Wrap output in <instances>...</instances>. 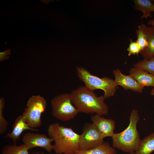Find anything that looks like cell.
Here are the masks:
<instances>
[{
	"instance_id": "cell-20",
	"label": "cell",
	"mask_w": 154,
	"mask_h": 154,
	"mask_svg": "<svg viewBox=\"0 0 154 154\" xmlns=\"http://www.w3.org/2000/svg\"><path fill=\"white\" fill-rule=\"evenodd\" d=\"M5 100L3 98L0 99V134L2 135L6 131L8 123L3 115V110L4 107Z\"/></svg>"
},
{
	"instance_id": "cell-17",
	"label": "cell",
	"mask_w": 154,
	"mask_h": 154,
	"mask_svg": "<svg viewBox=\"0 0 154 154\" xmlns=\"http://www.w3.org/2000/svg\"><path fill=\"white\" fill-rule=\"evenodd\" d=\"M29 147L24 143L19 145L14 144L4 146L2 154H29Z\"/></svg>"
},
{
	"instance_id": "cell-6",
	"label": "cell",
	"mask_w": 154,
	"mask_h": 154,
	"mask_svg": "<svg viewBox=\"0 0 154 154\" xmlns=\"http://www.w3.org/2000/svg\"><path fill=\"white\" fill-rule=\"evenodd\" d=\"M46 105V100L40 95H33L29 98L22 115L30 127L35 128L41 125V114Z\"/></svg>"
},
{
	"instance_id": "cell-13",
	"label": "cell",
	"mask_w": 154,
	"mask_h": 154,
	"mask_svg": "<svg viewBox=\"0 0 154 154\" xmlns=\"http://www.w3.org/2000/svg\"><path fill=\"white\" fill-rule=\"evenodd\" d=\"M148 45L140 54L145 59H149L154 57V27L145 25Z\"/></svg>"
},
{
	"instance_id": "cell-12",
	"label": "cell",
	"mask_w": 154,
	"mask_h": 154,
	"mask_svg": "<svg viewBox=\"0 0 154 154\" xmlns=\"http://www.w3.org/2000/svg\"><path fill=\"white\" fill-rule=\"evenodd\" d=\"M129 75L135 79L142 87H154V75L144 70L134 67L131 69Z\"/></svg>"
},
{
	"instance_id": "cell-5",
	"label": "cell",
	"mask_w": 154,
	"mask_h": 154,
	"mask_svg": "<svg viewBox=\"0 0 154 154\" xmlns=\"http://www.w3.org/2000/svg\"><path fill=\"white\" fill-rule=\"evenodd\" d=\"M52 114L56 119L65 121L73 119L79 113L72 104L70 94L64 93L52 98Z\"/></svg>"
},
{
	"instance_id": "cell-18",
	"label": "cell",
	"mask_w": 154,
	"mask_h": 154,
	"mask_svg": "<svg viewBox=\"0 0 154 154\" xmlns=\"http://www.w3.org/2000/svg\"><path fill=\"white\" fill-rule=\"evenodd\" d=\"M145 25L143 23L141 24L138 26V29L136 31L137 38L136 41L140 47L141 52L148 45Z\"/></svg>"
},
{
	"instance_id": "cell-21",
	"label": "cell",
	"mask_w": 154,
	"mask_h": 154,
	"mask_svg": "<svg viewBox=\"0 0 154 154\" xmlns=\"http://www.w3.org/2000/svg\"><path fill=\"white\" fill-rule=\"evenodd\" d=\"M128 51V55L130 56L132 55H138L141 51L140 47L136 42L133 41L131 38L130 39V42L129 47L127 48Z\"/></svg>"
},
{
	"instance_id": "cell-26",
	"label": "cell",
	"mask_w": 154,
	"mask_h": 154,
	"mask_svg": "<svg viewBox=\"0 0 154 154\" xmlns=\"http://www.w3.org/2000/svg\"><path fill=\"white\" fill-rule=\"evenodd\" d=\"M130 154H135L134 152L130 153Z\"/></svg>"
},
{
	"instance_id": "cell-19",
	"label": "cell",
	"mask_w": 154,
	"mask_h": 154,
	"mask_svg": "<svg viewBox=\"0 0 154 154\" xmlns=\"http://www.w3.org/2000/svg\"><path fill=\"white\" fill-rule=\"evenodd\" d=\"M134 66L154 75V57L140 61L135 64Z\"/></svg>"
},
{
	"instance_id": "cell-10",
	"label": "cell",
	"mask_w": 154,
	"mask_h": 154,
	"mask_svg": "<svg viewBox=\"0 0 154 154\" xmlns=\"http://www.w3.org/2000/svg\"><path fill=\"white\" fill-rule=\"evenodd\" d=\"M113 74L117 86L120 85L126 90H130L140 93L143 91L144 88L130 75H124L118 69L114 70Z\"/></svg>"
},
{
	"instance_id": "cell-9",
	"label": "cell",
	"mask_w": 154,
	"mask_h": 154,
	"mask_svg": "<svg viewBox=\"0 0 154 154\" xmlns=\"http://www.w3.org/2000/svg\"><path fill=\"white\" fill-rule=\"evenodd\" d=\"M90 119L103 138L112 137L115 128V122L113 120L105 118L97 114L92 116Z\"/></svg>"
},
{
	"instance_id": "cell-7",
	"label": "cell",
	"mask_w": 154,
	"mask_h": 154,
	"mask_svg": "<svg viewBox=\"0 0 154 154\" xmlns=\"http://www.w3.org/2000/svg\"><path fill=\"white\" fill-rule=\"evenodd\" d=\"M103 139L93 123H86L80 135L79 150H86L98 146L104 143Z\"/></svg>"
},
{
	"instance_id": "cell-24",
	"label": "cell",
	"mask_w": 154,
	"mask_h": 154,
	"mask_svg": "<svg viewBox=\"0 0 154 154\" xmlns=\"http://www.w3.org/2000/svg\"><path fill=\"white\" fill-rule=\"evenodd\" d=\"M151 95H154V87H153V89L151 90Z\"/></svg>"
},
{
	"instance_id": "cell-4",
	"label": "cell",
	"mask_w": 154,
	"mask_h": 154,
	"mask_svg": "<svg viewBox=\"0 0 154 154\" xmlns=\"http://www.w3.org/2000/svg\"><path fill=\"white\" fill-rule=\"evenodd\" d=\"M76 71L78 77L89 90L93 91L97 89L103 90L105 99L114 96L115 93L117 86L112 79L106 77L100 78L94 75L81 66L76 67Z\"/></svg>"
},
{
	"instance_id": "cell-8",
	"label": "cell",
	"mask_w": 154,
	"mask_h": 154,
	"mask_svg": "<svg viewBox=\"0 0 154 154\" xmlns=\"http://www.w3.org/2000/svg\"><path fill=\"white\" fill-rule=\"evenodd\" d=\"M22 140L23 143L27 145L30 149L35 147H40L49 153L53 149V145L51 143L54 141L53 139L44 134L27 133L24 135Z\"/></svg>"
},
{
	"instance_id": "cell-11",
	"label": "cell",
	"mask_w": 154,
	"mask_h": 154,
	"mask_svg": "<svg viewBox=\"0 0 154 154\" xmlns=\"http://www.w3.org/2000/svg\"><path fill=\"white\" fill-rule=\"evenodd\" d=\"M32 131H38L36 128L30 127L26 123L24 117L21 115L18 116L15 120L12 131L8 133L5 137L11 139L14 144H15L19 139L22 133L26 130Z\"/></svg>"
},
{
	"instance_id": "cell-23",
	"label": "cell",
	"mask_w": 154,
	"mask_h": 154,
	"mask_svg": "<svg viewBox=\"0 0 154 154\" xmlns=\"http://www.w3.org/2000/svg\"><path fill=\"white\" fill-rule=\"evenodd\" d=\"M148 25L154 27V19L149 20L147 22Z\"/></svg>"
},
{
	"instance_id": "cell-1",
	"label": "cell",
	"mask_w": 154,
	"mask_h": 154,
	"mask_svg": "<svg viewBox=\"0 0 154 154\" xmlns=\"http://www.w3.org/2000/svg\"><path fill=\"white\" fill-rule=\"evenodd\" d=\"M70 94L72 102L79 113H95L101 116L108 114V108L103 96H97L85 86L79 87Z\"/></svg>"
},
{
	"instance_id": "cell-22",
	"label": "cell",
	"mask_w": 154,
	"mask_h": 154,
	"mask_svg": "<svg viewBox=\"0 0 154 154\" xmlns=\"http://www.w3.org/2000/svg\"><path fill=\"white\" fill-rule=\"evenodd\" d=\"M11 53V51L9 49H7L4 51L0 53V61H3L9 58Z\"/></svg>"
},
{
	"instance_id": "cell-15",
	"label": "cell",
	"mask_w": 154,
	"mask_h": 154,
	"mask_svg": "<svg viewBox=\"0 0 154 154\" xmlns=\"http://www.w3.org/2000/svg\"><path fill=\"white\" fill-rule=\"evenodd\" d=\"M135 9L143 13L141 19L147 18L152 17L151 13L154 12V4L152 0H134Z\"/></svg>"
},
{
	"instance_id": "cell-16",
	"label": "cell",
	"mask_w": 154,
	"mask_h": 154,
	"mask_svg": "<svg viewBox=\"0 0 154 154\" xmlns=\"http://www.w3.org/2000/svg\"><path fill=\"white\" fill-rule=\"evenodd\" d=\"M154 151V133L141 140L135 154H150Z\"/></svg>"
},
{
	"instance_id": "cell-2",
	"label": "cell",
	"mask_w": 154,
	"mask_h": 154,
	"mask_svg": "<svg viewBox=\"0 0 154 154\" xmlns=\"http://www.w3.org/2000/svg\"><path fill=\"white\" fill-rule=\"evenodd\" d=\"M48 134L54 142V150L57 154H74L79 150L80 135L71 127L60 125L58 122L50 124Z\"/></svg>"
},
{
	"instance_id": "cell-27",
	"label": "cell",
	"mask_w": 154,
	"mask_h": 154,
	"mask_svg": "<svg viewBox=\"0 0 154 154\" xmlns=\"http://www.w3.org/2000/svg\"><path fill=\"white\" fill-rule=\"evenodd\" d=\"M152 1L153 3V4H154V0H152Z\"/></svg>"
},
{
	"instance_id": "cell-14",
	"label": "cell",
	"mask_w": 154,
	"mask_h": 154,
	"mask_svg": "<svg viewBox=\"0 0 154 154\" xmlns=\"http://www.w3.org/2000/svg\"><path fill=\"white\" fill-rule=\"evenodd\" d=\"M116 149L108 142L104 143L95 147L84 150H78L74 154H116Z\"/></svg>"
},
{
	"instance_id": "cell-3",
	"label": "cell",
	"mask_w": 154,
	"mask_h": 154,
	"mask_svg": "<svg viewBox=\"0 0 154 154\" xmlns=\"http://www.w3.org/2000/svg\"><path fill=\"white\" fill-rule=\"evenodd\" d=\"M139 119L137 110L133 109L130 114L128 126L121 132L114 133L111 137L114 148L126 153L136 151L141 141L137 129V125Z\"/></svg>"
},
{
	"instance_id": "cell-25",
	"label": "cell",
	"mask_w": 154,
	"mask_h": 154,
	"mask_svg": "<svg viewBox=\"0 0 154 154\" xmlns=\"http://www.w3.org/2000/svg\"><path fill=\"white\" fill-rule=\"evenodd\" d=\"M31 154H42L40 152H32Z\"/></svg>"
}]
</instances>
